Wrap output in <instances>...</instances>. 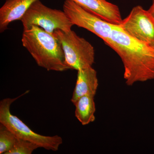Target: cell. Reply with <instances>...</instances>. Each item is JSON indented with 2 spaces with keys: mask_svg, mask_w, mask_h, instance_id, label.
<instances>
[{
  "mask_svg": "<svg viewBox=\"0 0 154 154\" xmlns=\"http://www.w3.org/2000/svg\"><path fill=\"white\" fill-rule=\"evenodd\" d=\"M107 45L121 58L127 85L154 79V47L130 36L113 24Z\"/></svg>",
  "mask_w": 154,
  "mask_h": 154,
  "instance_id": "obj_1",
  "label": "cell"
},
{
  "mask_svg": "<svg viewBox=\"0 0 154 154\" xmlns=\"http://www.w3.org/2000/svg\"><path fill=\"white\" fill-rule=\"evenodd\" d=\"M22 42L38 66L47 71L71 69L66 63L61 44L53 33L33 25L23 30Z\"/></svg>",
  "mask_w": 154,
  "mask_h": 154,
  "instance_id": "obj_2",
  "label": "cell"
},
{
  "mask_svg": "<svg viewBox=\"0 0 154 154\" xmlns=\"http://www.w3.org/2000/svg\"><path fill=\"white\" fill-rule=\"evenodd\" d=\"M29 91L15 98H7L0 102V123L8 128L18 138L29 141L36 144L40 148L57 151L63 143V139L60 136H53L39 134L33 131L21 119L11 113V106L13 102Z\"/></svg>",
  "mask_w": 154,
  "mask_h": 154,
  "instance_id": "obj_3",
  "label": "cell"
},
{
  "mask_svg": "<svg viewBox=\"0 0 154 154\" xmlns=\"http://www.w3.org/2000/svg\"><path fill=\"white\" fill-rule=\"evenodd\" d=\"M53 34L61 44L66 63L71 69L78 71L92 66L95 62V50L89 42L72 30H57Z\"/></svg>",
  "mask_w": 154,
  "mask_h": 154,
  "instance_id": "obj_4",
  "label": "cell"
},
{
  "mask_svg": "<svg viewBox=\"0 0 154 154\" xmlns=\"http://www.w3.org/2000/svg\"><path fill=\"white\" fill-rule=\"evenodd\" d=\"M21 21L23 30L33 25L51 33L57 30L69 31L73 25L63 11L48 8L40 0L32 4Z\"/></svg>",
  "mask_w": 154,
  "mask_h": 154,
  "instance_id": "obj_5",
  "label": "cell"
},
{
  "mask_svg": "<svg viewBox=\"0 0 154 154\" xmlns=\"http://www.w3.org/2000/svg\"><path fill=\"white\" fill-rule=\"evenodd\" d=\"M63 11L73 25L89 30L106 44L110 38L113 24L83 8L72 0L64 2Z\"/></svg>",
  "mask_w": 154,
  "mask_h": 154,
  "instance_id": "obj_6",
  "label": "cell"
},
{
  "mask_svg": "<svg viewBox=\"0 0 154 154\" xmlns=\"http://www.w3.org/2000/svg\"><path fill=\"white\" fill-rule=\"evenodd\" d=\"M119 26L130 36L154 47V19L141 6L133 8Z\"/></svg>",
  "mask_w": 154,
  "mask_h": 154,
  "instance_id": "obj_7",
  "label": "cell"
},
{
  "mask_svg": "<svg viewBox=\"0 0 154 154\" xmlns=\"http://www.w3.org/2000/svg\"><path fill=\"white\" fill-rule=\"evenodd\" d=\"M105 21L119 25L122 19L119 8L106 0H72Z\"/></svg>",
  "mask_w": 154,
  "mask_h": 154,
  "instance_id": "obj_8",
  "label": "cell"
},
{
  "mask_svg": "<svg viewBox=\"0 0 154 154\" xmlns=\"http://www.w3.org/2000/svg\"><path fill=\"white\" fill-rule=\"evenodd\" d=\"M37 0H6L0 8V32L8 29L10 23L21 20L33 2Z\"/></svg>",
  "mask_w": 154,
  "mask_h": 154,
  "instance_id": "obj_9",
  "label": "cell"
},
{
  "mask_svg": "<svg viewBox=\"0 0 154 154\" xmlns=\"http://www.w3.org/2000/svg\"><path fill=\"white\" fill-rule=\"evenodd\" d=\"M77 71L76 82L71 99L73 104L82 96H95L99 86L97 72L92 66Z\"/></svg>",
  "mask_w": 154,
  "mask_h": 154,
  "instance_id": "obj_10",
  "label": "cell"
},
{
  "mask_svg": "<svg viewBox=\"0 0 154 154\" xmlns=\"http://www.w3.org/2000/svg\"><path fill=\"white\" fill-rule=\"evenodd\" d=\"M95 96L86 95L79 98L73 105L75 107V116L83 125L94 122L96 119Z\"/></svg>",
  "mask_w": 154,
  "mask_h": 154,
  "instance_id": "obj_11",
  "label": "cell"
},
{
  "mask_svg": "<svg viewBox=\"0 0 154 154\" xmlns=\"http://www.w3.org/2000/svg\"><path fill=\"white\" fill-rule=\"evenodd\" d=\"M18 138L5 125L0 123V154H6L15 145Z\"/></svg>",
  "mask_w": 154,
  "mask_h": 154,
  "instance_id": "obj_12",
  "label": "cell"
},
{
  "mask_svg": "<svg viewBox=\"0 0 154 154\" xmlns=\"http://www.w3.org/2000/svg\"><path fill=\"white\" fill-rule=\"evenodd\" d=\"M39 146L29 141L17 139L15 145L6 154H31Z\"/></svg>",
  "mask_w": 154,
  "mask_h": 154,
  "instance_id": "obj_13",
  "label": "cell"
},
{
  "mask_svg": "<svg viewBox=\"0 0 154 154\" xmlns=\"http://www.w3.org/2000/svg\"><path fill=\"white\" fill-rule=\"evenodd\" d=\"M148 11L154 19V0H152V3L151 6L149 8L148 10Z\"/></svg>",
  "mask_w": 154,
  "mask_h": 154,
  "instance_id": "obj_14",
  "label": "cell"
}]
</instances>
